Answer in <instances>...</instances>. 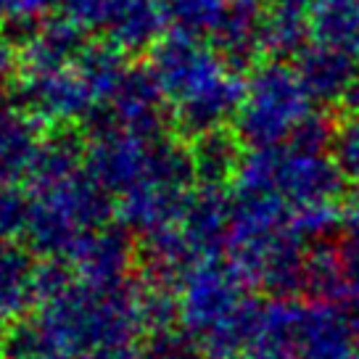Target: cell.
Segmentation results:
<instances>
[{
	"label": "cell",
	"mask_w": 359,
	"mask_h": 359,
	"mask_svg": "<svg viewBox=\"0 0 359 359\" xmlns=\"http://www.w3.org/2000/svg\"><path fill=\"white\" fill-rule=\"evenodd\" d=\"M40 259L16 243H0V330H11L40 302Z\"/></svg>",
	"instance_id": "12"
},
{
	"label": "cell",
	"mask_w": 359,
	"mask_h": 359,
	"mask_svg": "<svg viewBox=\"0 0 359 359\" xmlns=\"http://www.w3.org/2000/svg\"><path fill=\"white\" fill-rule=\"evenodd\" d=\"M88 359H143V351L137 344H130V346H106L93 351Z\"/></svg>",
	"instance_id": "27"
},
{
	"label": "cell",
	"mask_w": 359,
	"mask_h": 359,
	"mask_svg": "<svg viewBox=\"0 0 359 359\" xmlns=\"http://www.w3.org/2000/svg\"><path fill=\"white\" fill-rule=\"evenodd\" d=\"M11 74H19V48H13L11 40L0 32V85Z\"/></svg>",
	"instance_id": "26"
},
{
	"label": "cell",
	"mask_w": 359,
	"mask_h": 359,
	"mask_svg": "<svg viewBox=\"0 0 359 359\" xmlns=\"http://www.w3.org/2000/svg\"><path fill=\"white\" fill-rule=\"evenodd\" d=\"M312 114V98L293 64L269 58L251 67L243 85V101L233 127L248 151L288 146L296 127Z\"/></svg>",
	"instance_id": "5"
},
{
	"label": "cell",
	"mask_w": 359,
	"mask_h": 359,
	"mask_svg": "<svg viewBox=\"0 0 359 359\" xmlns=\"http://www.w3.org/2000/svg\"><path fill=\"white\" fill-rule=\"evenodd\" d=\"M64 13L124 56L154 50L169 27L161 0H72Z\"/></svg>",
	"instance_id": "8"
},
{
	"label": "cell",
	"mask_w": 359,
	"mask_h": 359,
	"mask_svg": "<svg viewBox=\"0 0 359 359\" xmlns=\"http://www.w3.org/2000/svg\"><path fill=\"white\" fill-rule=\"evenodd\" d=\"M69 3H72V0H40V6H43L45 16H48L50 11H58V8H61V11H67Z\"/></svg>",
	"instance_id": "31"
},
{
	"label": "cell",
	"mask_w": 359,
	"mask_h": 359,
	"mask_svg": "<svg viewBox=\"0 0 359 359\" xmlns=\"http://www.w3.org/2000/svg\"><path fill=\"white\" fill-rule=\"evenodd\" d=\"M40 302L3 338L6 359H88L148 338V280L90 285L56 257L40 262Z\"/></svg>",
	"instance_id": "1"
},
{
	"label": "cell",
	"mask_w": 359,
	"mask_h": 359,
	"mask_svg": "<svg viewBox=\"0 0 359 359\" xmlns=\"http://www.w3.org/2000/svg\"><path fill=\"white\" fill-rule=\"evenodd\" d=\"M29 230V198L19 185H0V243H16Z\"/></svg>",
	"instance_id": "21"
},
{
	"label": "cell",
	"mask_w": 359,
	"mask_h": 359,
	"mask_svg": "<svg viewBox=\"0 0 359 359\" xmlns=\"http://www.w3.org/2000/svg\"><path fill=\"white\" fill-rule=\"evenodd\" d=\"M127 69L124 53L90 37L67 58L19 67L22 103L37 122L98 124Z\"/></svg>",
	"instance_id": "4"
},
{
	"label": "cell",
	"mask_w": 359,
	"mask_h": 359,
	"mask_svg": "<svg viewBox=\"0 0 359 359\" xmlns=\"http://www.w3.org/2000/svg\"><path fill=\"white\" fill-rule=\"evenodd\" d=\"M148 69L167 101L169 119L193 140L236 119L246 82L212 43L164 34L151 50Z\"/></svg>",
	"instance_id": "3"
},
{
	"label": "cell",
	"mask_w": 359,
	"mask_h": 359,
	"mask_svg": "<svg viewBox=\"0 0 359 359\" xmlns=\"http://www.w3.org/2000/svg\"><path fill=\"white\" fill-rule=\"evenodd\" d=\"M251 285L233 259L212 257L191 264L175 285L182 330L201 344L251 302Z\"/></svg>",
	"instance_id": "7"
},
{
	"label": "cell",
	"mask_w": 359,
	"mask_h": 359,
	"mask_svg": "<svg viewBox=\"0 0 359 359\" xmlns=\"http://www.w3.org/2000/svg\"><path fill=\"white\" fill-rule=\"evenodd\" d=\"M333 135H336V124L327 122L320 111H312L296 127L288 146L304 151V154H325L327 148L333 146Z\"/></svg>",
	"instance_id": "23"
},
{
	"label": "cell",
	"mask_w": 359,
	"mask_h": 359,
	"mask_svg": "<svg viewBox=\"0 0 359 359\" xmlns=\"http://www.w3.org/2000/svg\"><path fill=\"white\" fill-rule=\"evenodd\" d=\"M241 140L236 135L217 130V133L201 135L193 140V158L198 169V182H219L227 185L236 177L238 164H241Z\"/></svg>",
	"instance_id": "20"
},
{
	"label": "cell",
	"mask_w": 359,
	"mask_h": 359,
	"mask_svg": "<svg viewBox=\"0 0 359 359\" xmlns=\"http://www.w3.org/2000/svg\"><path fill=\"white\" fill-rule=\"evenodd\" d=\"M341 106L348 111V116H357L359 114V69H357V74H354V79H351V85H348Z\"/></svg>",
	"instance_id": "29"
},
{
	"label": "cell",
	"mask_w": 359,
	"mask_h": 359,
	"mask_svg": "<svg viewBox=\"0 0 359 359\" xmlns=\"http://www.w3.org/2000/svg\"><path fill=\"white\" fill-rule=\"evenodd\" d=\"M127 233L130 230H124L122 224L95 227L56 259H61L72 269V275L82 283L101 288L119 285L127 280V272L133 264V243Z\"/></svg>",
	"instance_id": "10"
},
{
	"label": "cell",
	"mask_w": 359,
	"mask_h": 359,
	"mask_svg": "<svg viewBox=\"0 0 359 359\" xmlns=\"http://www.w3.org/2000/svg\"><path fill=\"white\" fill-rule=\"evenodd\" d=\"M312 29L302 8L272 6L262 19V50L278 61L299 58L309 48Z\"/></svg>",
	"instance_id": "17"
},
{
	"label": "cell",
	"mask_w": 359,
	"mask_h": 359,
	"mask_svg": "<svg viewBox=\"0 0 359 359\" xmlns=\"http://www.w3.org/2000/svg\"><path fill=\"white\" fill-rule=\"evenodd\" d=\"M306 16L314 43L359 58V0H312Z\"/></svg>",
	"instance_id": "16"
},
{
	"label": "cell",
	"mask_w": 359,
	"mask_h": 359,
	"mask_svg": "<svg viewBox=\"0 0 359 359\" xmlns=\"http://www.w3.org/2000/svg\"><path fill=\"white\" fill-rule=\"evenodd\" d=\"M330 156L336 161V167L341 169L344 180H351L357 185L359 182V114L357 116H346L341 124H336Z\"/></svg>",
	"instance_id": "22"
},
{
	"label": "cell",
	"mask_w": 359,
	"mask_h": 359,
	"mask_svg": "<svg viewBox=\"0 0 359 359\" xmlns=\"http://www.w3.org/2000/svg\"><path fill=\"white\" fill-rule=\"evenodd\" d=\"M344 224L348 230L359 233V182L348 191L346 196V206H344Z\"/></svg>",
	"instance_id": "28"
},
{
	"label": "cell",
	"mask_w": 359,
	"mask_h": 359,
	"mask_svg": "<svg viewBox=\"0 0 359 359\" xmlns=\"http://www.w3.org/2000/svg\"><path fill=\"white\" fill-rule=\"evenodd\" d=\"M293 67L299 72L302 85L306 88L312 103L333 106V103L344 101L348 85L357 74L359 61L344 50L314 43L296 58Z\"/></svg>",
	"instance_id": "14"
},
{
	"label": "cell",
	"mask_w": 359,
	"mask_h": 359,
	"mask_svg": "<svg viewBox=\"0 0 359 359\" xmlns=\"http://www.w3.org/2000/svg\"><path fill=\"white\" fill-rule=\"evenodd\" d=\"M233 11L243 13H262V0H227Z\"/></svg>",
	"instance_id": "30"
},
{
	"label": "cell",
	"mask_w": 359,
	"mask_h": 359,
	"mask_svg": "<svg viewBox=\"0 0 359 359\" xmlns=\"http://www.w3.org/2000/svg\"><path fill=\"white\" fill-rule=\"evenodd\" d=\"M196 262L222 257L233 230V191L219 182H198L177 222Z\"/></svg>",
	"instance_id": "9"
},
{
	"label": "cell",
	"mask_w": 359,
	"mask_h": 359,
	"mask_svg": "<svg viewBox=\"0 0 359 359\" xmlns=\"http://www.w3.org/2000/svg\"><path fill=\"white\" fill-rule=\"evenodd\" d=\"M167 101H164L151 69L130 67L101 122L119 124L124 130H135V133L161 135L167 133Z\"/></svg>",
	"instance_id": "11"
},
{
	"label": "cell",
	"mask_w": 359,
	"mask_h": 359,
	"mask_svg": "<svg viewBox=\"0 0 359 359\" xmlns=\"http://www.w3.org/2000/svg\"><path fill=\"white\" fill-rule=\"evenodd\" d=\"M272 6H283V8H309L312 6V0H269Z\"/></svg>",
	"instance_id": "32"
},
{
	"label": "cell",
	"mask_w": 359,
	"mask_h": 359,
	"mask_svg": "<svg viewBox=\"0 0 359 359\" xmlns=\"http://www.w3.org/2000/svg\"><path fill=\"white\" fill-rule=\"evenodd\" d=\"M354 359H359V314L354 317Z\"/></svg>",
	"instance_id": "33"
},
{
	"label": "cell",
	"mask_w": 359,
	"mask_h": 359,
	"mask_svg": "<svg viewBox=\"0 0 359 359\" xmlns=\"http://www.w3.org/2000/svg\"><path fill=\"white\" fill-rule=\"evenodd\" d=\"M233 182L267 188L291 212L336 203L344 175L327 154H304L291 146L259 148L241 158Z\"/></svg>",
	"instance_id": "6"
},
{
	"label": "cell",
	"mask_w": 359,
	"mask_h": 359,
	"mask_svg": "<svg viewBox=\"0 0 359 359\" xmlns=\"http://www.w3.org/2000/svg\"><path fill=\"white\" fill-rule=\"evenodd\" d=\"M304 293L312 299V304L344 306V283H341L338 251L333 241H317V243L306 248Z\"/></svg>",
	"instance_id": "19"
},
{
	"label": "cell",
	"mask_w": 359,
	"mask_h": 359,
	"mask_svg": "<svg viewBox=\"0 0 359 359\" xmlns=\"http://www.w3.org/2000/svg\"><path fill=\"white\" fill-rule=\"evenodd\" d=\"M29 230L37 254L61 257L82 236L109 224L114 201L85 167V146L72 137L45 140L27 177Z\"/></svg>",
	"instance_id": "2"
},
{
	"label": "cell",
	"mask_w": 359,
	"mask_h": 359,
	"mask_svg": "<svg viewBox=\"0 0 359 359\" xmlns=\"http://www.w3.org/2000/svg\"><path fill=\"white\" fill-rule=\"evenodd\" d=\"M45 19L40 0H0V24H37Z\"/></svg>",
	"instance_id": "25"
},
{
	"label": "cell",
	"mask_w": 359,
	"mask_h": 359,
	"mask_svg": "<svg viewBox=\"0 0 359 359\" xmlns=\"http://www.w3.org/2000/svg\"><path fill=\"white\" fill-rule=\"evenodd\" d=\"M299 359H354V320L336 304H304Z\"/></svg>",
	"instance_id": "13"
},
{
	"label": "cell",
	"mask_w": 359,
	"mask_h": 359,
	"mask_svg": "<svg viewBox=\"0 0 359 359\" xmlns=\"http://www.w3.org/2000/svg\"><path fill=\"white\" fill-rule=\"evenodd\" d=\"M161 6L172 32L206 43H214V37L222 32L224 22L230 19L227 0H161Z\"/></svg>",
	"instance_id": "18"
},
{
	"label": "cell",
	"mask_w": 359,
	"mask_h": 359,
	"mask_svg": "<svg viewBox=\"0 0 359 359\" xmlns=\"http://www.w3.org/2000/svg\"><path fill=\"white\" fill-rule=\"evenodd\" d=\"M341 283H344V306H359V233L346 230L336 243Z\"/></svg>",
	"instance_id": "24"
},
{
	"label": "cell",
	"mask_w": 359,
	"mask_h": 359,
	"mask_svg": "<svg viewBox=\"0 0 359 359\" xmlns=\"http://www.w3.org/2000/svg\"><path fill=\"white\" fill-rule=\"evenodd\" d=\"M304 304L293 299L262 302L259 327L246 359H299V325Z\"/></svg>",
	"instance_id": "15"
}]
</instances>
